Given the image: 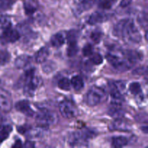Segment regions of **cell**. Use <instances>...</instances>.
<instances>
[{
  "instance_id": "cell-35",
  "label": "cell",
  "mask_w": 148,
  "mask_h": 148,
  "mask_svg": "<svg viewBox=\"0 0 148 148\" xmlns=\"http://www.w3.org/2000/svg\"><path fill=\"white\" fill-rule=\"evenodd\" d=\"M91 39L93 40L95 43H98L101 40V38H102V33L100 31H93L91 33Z\"/></svg>"
},
{
  "instance_id": "cell-6",
  "label": "cell",
  "mask_w": 148,
  "mask_h": 148,
  "mask_svg": "<svg viewBox=\"0 0 148 148\" xmlns=\"http://www.w3.org/2000/svg\"><path fill=\"white\" fill-rule=\"evenodd\" d=\"M59 111L65 119H73L78 114V110L74 103L68 101H62L59 104Z\"/></svg>"
},
{
  "instance_id": "cell-30",
  "label": "cell",
  "mask_w": 148,
  "mask_h": 148,
  "mask_svg": "<svg viewBox=\"0 0 148 148\" xmlns=\"http://www.w3.org/2000/svg\"><path fill=\"white\" fill-rule=\"evenodd\" d=\"M10 59V54L7 51H0V65H4L9 62Z\"/></svg>"
},
{
  "instance_id": "cell-15",
  "label": "cell",
  "mask_w": 148,
  "mask_h": 148,
  "mask_svg": "<svg viewBox=\"0 0 148 148\" xmlns=\"http://www.w3.org/2000/svg\"><path fill=\"white\" fill-rule=\"evenodd\" d=\"M25 12L27 14H32L38 8L37 0H24Z\"/></svg>"
},
{
  "instance_id": "cell-18",
  "label": "cell",
  "mask_w": 148,
  "mask_h": 148,
  "mask_svg": "<svg viewBox=\"0 0 148 148\" xmlns=\"http://www.w3.org/2000/svg\"><path fill=\"white\" fill-rule=\"evenodd\" d=\"M19 38H20V33H18L17 30L12 29V27L2 38V39H4L6 41L9 42V43H14L18 40Z\"/></svg>"
},
{
  "instance_id": "cell-37",
  "label": "cell",
  "mask_w": 148,
  "mask_h": 148,
  "mask_svg": "<svg viewBox=\"0 0 148 148\" xmlns=\"http://www.w3.org/2000/svg\"><path fill=\"white\" fill-rule=\"evenodd\" d=\"M132 1V0H121V3H120V5H121V7H126L131 4Z\"/></svg>"
},
{
  "instance_id": "cell-10",
  "label": "cell",
  "mask_w": 148,
  "mask_h": 148,
  "mask_svg": "<svg viewBox=\"0 0 148 148\" xmlns=\"http://www.w3.org/2000/svg\"><path fill=\"white\" fill-rule=\"evenodd\" d=\"M111 130L117 131H130L132 126L128 121L122 119V118L116 119L115 121L111 124Z\"/></svg>"
},
{
  "instance_id": "cell-9",
  "label": "cell",
  "mask_w": 148,
  "mask_h": 148,
  "mask_svg": "<svg viewBox=\"0 0 148 148\" xmlns=\"http://www.w3.org/2000/svg\"><path fill=\"white\" fill-rule=\"evenodd\" d=\"M47 127H34L26 130V135L30 140H38L43 138L47 133Z\"/></svg>"
},
{
  "instance_id": "cell-8",
  "label": "cell",
  "mask_w": 148,
  "mask_h": 148,
  "mask_svg": "<svg viewBox=\"0 0 148 148\" xmlns=\"http://www.w3.org/2000/svg\"><path fill=\"white\" fill-rule=\"evenodd\" d=\"M12 108V99L10 92L4 89H0V109L7 113Z\"/></svg>"
},
{
  "instance_id": "cell-14",
  "label": "cell",
  "mask_w": 148,
  "mask_h": 148,
  "mask_svg": "<svg viewBox=\"0 0 148 148\" xmlns=\"http://www.w3.org/2000/svg\"><path fill=\"white\" fill-rule=\"evenodd\" d=\"M106 20V14L102 12H95L90 16L88 23L91 25H97L98 23H101L102 22L105 21Z\"/></svg>"
},
{
  "instance_id": "cell-39",
  "label": "cell",
  "mask_w": 148,
  "mask_h": 148,
  "mask_svg": "<svg viewBox=\"0 0 148 148\" xmlns=\"http://www.w3.org/2000/svg\"><path fill=\"white\" fill-rule=\"evenodd\" d=\"M26 143H27V142H26ZM25 146L26 147H33V144L31 142H27L25 144Z\"/></svg>"
},
{
  "instance_id": "cell-1",
  "label": "cell",
  "mask_w": 148,
  "mask_h": 148,
  "mask_svg": "<svg viewBox=\"0 0 148 148\" xmlns=\"http://www.w3.org/2000/svg\"><path fill=\"white\" fill-rule=\"evenodd\" d=\"M114 33L121 36L130 43H137L141 40L140 31L131 20H123L119 22L115 26Z\"/></svg>"
},
{
  "instance_id": "cell-24",
  "label": "cell",
  "mask_w": 148,
  "mask_h": 148,
  "mask_svg": "<svg viewBox=\"0 0 148 148\" xmlns=\"http://www.w3.org/2000/svg\"><path fill=\"white\" fill-rule=\"evenodd\" d=\"M58 86L60 89L63 90L68 91L71 89L72 87V84H71V81L69 80L68 78L63 77L61 78L58 82Z\"/></svg>"
},
{
  "instance_id": "cell-22",
  "label": "cell",
  "mask_w": 148,
  "mask_h": 148,
  "mask_svg": "<svg viewBox=\"0 0 148 148\" xmlns=\"http://www.w3.org/2000/svg\"><path fill=\"white\" fill-rule=\"evenodd\" d=\"M95 1L96 0H78V8L82 11L88 10L94 5Z\"/></svg>"
},
{
  "instance_id": "cell-20",
  "label": "cell",
  "mask_w": 148,
  "mask_h": 148,
  "mask_svg": "<svg viewBox=\"0 0 148 148\" xmlns=\"http://www.w3.org/2000/svg\"><path fill=\"white\" fill-rule=\"evenodd\" d=\"M129 143L128 139L126 138L125 137H122V136H119V137H116L112 139V142L111 144L114 147L119 148L124 147L127 145Z\"/></svg>"
},
{
  "instance_id": "cell-23",
  "label": "cell",
  "mask_w": 148,
  "mask_h": 148,
  "mask_svg": "<svg viewBox=\"0 0 148 148\" xmlns=\"http://www.w3.org/2000/svg\"><path fill=\"white\" fill-rule=\"evenodd\" d=\"M12 130V127L11 125H5L1 128L0 131V143L8 138Z\"/></svg>"
},
{
  "instance_id": "cell-2",
  "label": "cell",
  "mask_w": 148,
  "mask_h": 148,
  "mask_svg": "<svg viewBox=\"0 0 148 148\" xmlns=\"http://www.w3.org/2000/svg\"><path fill=\"white\" fill-rule=\"evenodd\" d=\"M106 99L105 91L98 87L91 88L85 95V102L90 106H95Z\"/></svg>"
},
{
  "instance_id": "cell-31",
  "label": "cell",
  "mask_w": 148,
  "mask_h": 148,
  "mask_svg": "<svg viewBox=\"0 0 148 148\" xmlns=\"http://www.w3.org/2000/svg\"><path fill=\"white\" fill-rule=\"evenodd\" d=\"M116 1V0H101L99 2V7L103 10H108L112 7Z\"/></svg>"
},
{
  "instance_id": "cell-40",
  "label": "cell",
  "mask_w": 148,
  "mask_h": 148,
  "mask_svg": "<svg viewBox=\"0 0 148 148\" xmlns=\"http://www.w3.org/2000/svg\"><path fill=\"white\" fill-rule=\"evenodd\" d=\"M1 124H2V117H1V116L0 115V127H1Z\"/></svg>"
},
{
  "instance_id": "cell-28",
  "label": "cell",
  "mask_w": 148,
  "mask_h": 148,
  "mask_svg": "<svg viewBox=\"0 0 148 148\" xmlns=\"http://www.w3.org/2000/svg\"><path fill=\"white\" fill-rule=\"evenodd\" d=\"M43 71L46 73H50L53 72L56 68V64L52 61H47L46 60L44 62H43Z\"/></svg>"
},
{
  "instance_id": "cell-25",
  "label": "cell",
  "mask_w": 148,
  "mask_h": 148,
  "mask_svg": "<svg viewBox=\"0 0 148 148\" xmlns=\"http://www.w3.org/2000/svg\"><path fill=\"white\" fill-rule=\"evenodd\" d=\"M127 59L131 62L132 64L137 62L142 59V55L137 51H129L127 53Z\"/></svg>"
},
{
  "instance_id": "cell-21",
  "label": "cell",
  "mask_w": 148,
  "mask_h": 148,
  "mask_svg": "<svg viewBox=\"0 0 148 148\" xmlns=\"http://www.w3.org/2000/svg\"><path fill=\"white\" fill-rule=\"evenodd\" d=\"M109 114L112 117L115 119H119L122 118L123 115H124V112L121 109V107L119 106V104H114V106L111 108L109 110Z\"/></svg>"
},
{
  "instance_id": "cell-4",
  "label": "cell",
  "mask_w": 148,
  "mask_h": 148,
  "mask_svg": "<svg viewBox=\"0 0 148 148\" xmlns=\"http://www.w3.org/2000/svg\"><path fill=\"white\" fill-rule=\"evenodd\" d=\"M92 135L90 131L77 132L72 133L69 136L68 143L71 147H85L87 146V140Z\"/></svg>"
},
{
  "instance_id": "cell-16",
  "label": "cell",
  "mask_w": 148,
  "mask_h": 148,
  "mask_svg": "<svg viewBox=\"0 0 148 148\" xmlns=\"http://www.w3.org/2000/svg\"><path fill=\"white\" fill-rule=\"evenodd\" d=\"M31 57L28 55H20L14 61V65L17 69H23L30 64Z\"/></svg>"
},
{
  "instance_id": "cell-34",
  "label": "cell",
  "mask_w": 148,
  "mask_h": 148,
  "mask_svg": "<svg viewBox=\"0 0 148 148\" xmlns=\"http://www.w3.org/2000/svg\"><path fill=\"white\" fill-rule=\"evenodd\" d=\"M77 32L75 30H71L66 33V38L68 43H72V42H77Z\"/></svg>"
},
{
  "instance_id": "cell-38",
  "label": "cell",
  "mask_w": 148,
  "mask_h": 148,
  "mask_svg": "<svg viewBox=\"0 0 148 148\" xmlns=\"http://www.w3.org/2000/svg\"><path fill=\"white\" fill-rule=\"evenodd\" d=\"M22 142L20 141V140H17V141H16V143H14V145L12 146V147H20L22 146Z\"/></svg>"
},
{
  "instance_id": "cell-17",
  "label": "cell",
  "mask_w": 148,
  "mask_h": 148,
  "mask_svg": "<svg viewBox=\"0 0 148 148\" xmlns=\"http://www.w3.org/2000/svg\"><path fill=\"white\" fill-rule=\"evenodd\" d=\"M49 55V50L48 48L43 47L39 49L35 55V60L37 63L42 64L45 61L47 60Z\"/></svg>"
},
{
  "instance_id": "cell-5",
  "label": "cell",
  "mask_w": 148,
  "mask_h": 148,
  "mask_svg": "<svg viewBox=\"0 0 148 148\" xmlns=\"http://www.w3.org/2000/svg\"><path fill=\"white\" fill-rule=\"evenodd\" d=\"M106 58L108 62L111 64V65L117 71H119V72H124V71L128 70L132 66V63L128 59H122L114 53H108Z\"/></svg>"
},
{
  "instance_id": "cell-3",
  "label": "cell",
  "mask_w": 148,
  "mask_h": 148,
  "mask_svg": "<svg viewBox=\"0 0 148 148\" xmlns=\"http://www.w3.org/2000/svg\"><path fill=\"white\" fill-rule=\"evenodd\" d=\"M36 120L39 126L47 127L56 124L59 121V116L53 111L43 109L37 114Z\"/></svg>"
},
{
  "instance_id": "cell-32",
  "label": "cell",
  "mask_w": 148,
  "mask_h": 148,
  "mask_svg": "<svg viewBox=\"0 0 148 148\" xmlns=\"http://www.w3.org/2000/svg\"><path fill=\"white\" fill-rule=\"evenodd\" d=\"M90 62L92 64L95 65H99L103 63V57L100 53H95L91 55L90 58Z\"/></svg>"
},
{
  "instance_id": "cell-13",
  "label": "cell",
  "mask_w": 148,
  "mask_h": 148,
  "mask_svg": "<svg viewBox=\"0 0 148 148\" xmlns=\"http://www.w3.org/2000/svg\"><path fill=\"white\" fill-rule=\"evenodd\" d=\"M66 38V33H64V32H59V33H57L52 36L51 38V43L53 47H61L64 43Z\"/></svg>"
},
{
  "instance_id": "cell-19",
  "label": "cell",
  "mask_w": 148,
  "mask_h": 148,
  "mask_svg": "<svg viewBox=\"0 0 148 148\" xmlns=\"http://www.w3.org/2000/svg\"><path fill=\"white\" fill-rule=\"evenodd\" d=\"M71 84L72 86L73 87L74 89L77 91H80L83 89L85 84H84V81L82 78L79 75H76L74 76L71 79Z\"/></svg>"
},
{
  "instance_id": "cell-27",
  "label": "cell",
  "mask_w": 148,
  "mask_h": 148,
  "mask_svg": "<svg viewBox=\"0 0 148 148\" xmlns=\"http://www.w3.org/2000/svg\"><path fill=\"white\" fill-rule=\"evenodd\" d=\"M78 51H79V48H78L77 45V42L69 43V46L67 48L66 53H67V55L69 57L75 56L77 53Z\"/></svg>"
},
{
  "instance_id": "cell-26",
  "label": "cell",
  "mask_w": 148,
  "mask_h": 148,
  "mask_svg": "<svg viewBox=\"0 0 148 148\" xmlns=\"http://www.w3.org/2000/svg\"><path fill=\"white\" fill-rule=\"evenodd\" d=\"M125 89V82H123V81H115V82H113L111 90H114L120 92V93H123Z\"/></svg>"
},
{
  "instance_id": "cell-11",
  "label": "cell",
  "mask_w": 148,
  "mask_h": 148,
  "mask_svg": "<svg viewBox=\"0 0 148 148\" xmlns=\"http://www.w3.org/2000/svg\"><path fill=\"white\" fill-rule=\"evenodd\" d=\"M15 108L18 111L22 112L27 116H33V114H34V111L30 107V103H28V101H25V100L18 101L15 104Z\"/></svg>"
},
{
  "instance_id": "cell-7",
  "label": "cell",
  "mask_w": 148,
  "mask_h": 148,
  "mask_svg": "<svg viewBox=\"0 0 148 148\" xmlns=\"http://www.w3.org/2000/svg\"><path fill=\"white\" fill-rule=\"evenodd\" d=\"M42 79L38 77L33 76L32 77L25 80V85L24 87V92L25 95L32 97L34 92L41 85Z\"/></svg>"
},
{
  "instance_id": "cell-36",
  "label": "cell",
  "mask_w": 148,
  "mask_h": 148,
  "mask_svg": "<svg viewBox=\"0 0 148 148\" xmlns=\"http://www.w3.org/2000/svg\"><path fill=\"white\" fill-rule=\"evenodd\" d=\"M93 53V48L90 44H88L82 49V53L85 56H90Z\"/></svg>"
},
{
  "instance_id": "cell-33",
  "label": "cell",
  "mask_w": 148,
  "mask_h": 148,
  "mask_svg": "<svg viewBox=\"0 0 148 148\" xmlns=\"http://www.w3.org/2000/svg\"><path fill=\"white\" fill-rule=\"evenodd\" d=\"M14 0H0V10L4 11L10 9L12 6Z\"/></svg>"
},
{
  "instance_id": "cell-12",
  "label": "cell",
  "mask_w": 148,
  "mask_h": 148,
  "mask_svg": "<svg viewBox=\"0 0 148 148\" xmlns=\"http://www.w3.org/2000/svg\"><path fill=\"white\" fill-rule=\"evenodd\" d=\"M12 27L11 20L8 16L0 17V38H2L7 31Z\"/></svg>"
},
{
  "instance_id": "cell-29",
  "label": "cell",
  "mask_w": 148,
  "mask_h": 148,
  "mask_svg": "<svg viewBox=\"0 0 148 148\" xmlns=\"http://www.w3.org/2000/svg\"><path fill=\"white\" fill-rule=\"evenodd\" d=\"M130 91L132 94L134 95H138L142 93L141 85L138 82H132L130 85Z\"/></svg>"
}]
</instances>
